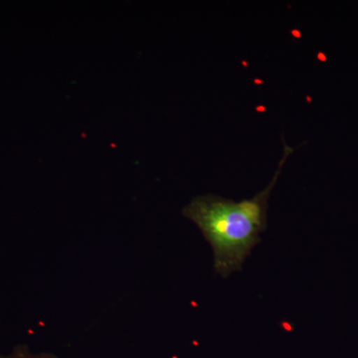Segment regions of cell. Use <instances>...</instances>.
Listing matches in <instances>:
<instances>
[{"label":"cell","instance_id":"1","mask_svg":"<svg viewBox=\"0 0 358 358\" xmlns=\"http://www.w3.org/2000/svg\"><path fill=\"white\" fill-rule=\"evenodd\" d=\"M293 152V148L285 145L272 181L252 199L236 202L218 195H200L182 209L183 216L195 223L210 244L216 274L228 278L241 271L252 250L260 243V235L268 226V199L281 176L282 167Z\"/></svg>","mask_w":358,"mask_h":358},{"label":"cell","instance_id":"2","mask_svg":"<svg viewBox=\"0 0 358 358\" xmlns=\"http://www.w3.org/2000/svg\"><path fill=\"white\" fill-rule=\"evenodd\" d=\"M0 358H57L55 355H48V353H41V355H34L30 352L26 346H17L15 350L6 357H0Z\"/></svg>","mask_w":358,"mask_h":358}]
</instances>
